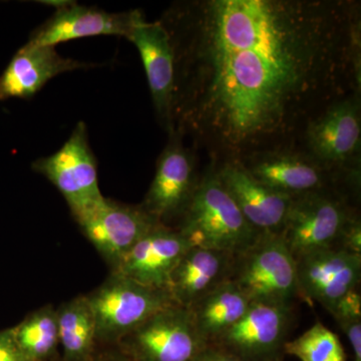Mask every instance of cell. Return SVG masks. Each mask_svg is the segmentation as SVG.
Instances as JSON below:
<instances>
[{"label":"cell","instance_id":"cell-1","mask_svg":"<svg viewBox=\"0 0 361 361\" xmlns=\"http://www.w3.org/2000/svg\"><path fill=\"white\" fill-rule=\"evenodd\" d=\"M175 58L173 133L228 160L293 133L357 78L355 7L198 0L164 13Z\"/></svg>","mask_w":361,"mask_h":361},{"label":"cell","instance_id":"cell-25","mask_svg":"<svg viewBox=\"0 0 361 361\" xmlns=\"http://www.w3.org/2000/svg\"><path fill=\"white\" fill-rule=\"evenodd\" d=\"M0 361H28L18 348L11 327L0 330Z\"/></svg>","mask_w":361,"mask_h":361},{"label":"cell","instance_id":"cell-5","mask_svg":"<svg viewBox=\"0 0 361 361\" xmlns=\"http://www.w3.org/2000/svg\"><path fill=\"white\" fill-rule=\"evenodd\" d=\"M355 218L343 202L320 189L293 197L279 235L296 260L341 247L344 233Z\"/></svg>","mask_w":361,"mask_h":361},{"label":"cell","instance_id":"cell-14","mask_svg":"<svg viewBox=\"0 0 361 361\" xmlns=\"http://www.w3.org/2000/svg\"><path fill=\"white\" fill-rule=\"evenodd\" d=\"M216 172L254 229L280 234L293 197L259 182L238 159L226 161Z\"/></svg>","mask_w":361,"mask_h":361},{"label":"cell","instance_id":"cell-24","mask_svg":"<svg viewBox=\"0 0 361 361\" xmlns=\"http://www.w3.org/2000/svg\"><path fill=\"white\" fill-rule=\"evenodd\" d=\"M361 296L357 290L346 294L337 304L336 310L331 313L336 322L348 318L361 317Z\"/></svg>","mask_w":361,"mask_h":361},{"label":"cell","instance_id":"cell-17","mask_svg":"<svg viewBox=\"0 0 361 361\" xmlns=\"http://www.w3.org/2000/svg\"><path fill=\"white\" fill-rule=\"evenodd\" d=\"M94 66L65 58L54 47L25 44L16 52L0 75V101L30 99L61 73L87 70Z\"/></svg>","mask_w":361,"mask_h":361},{"label":"cell","instance_id":"cell-12","mask_svg":"<svg viewBox=\"0 0 361 361\" xmlns=\"http://www.w3.org/2000/svg\"><path fill=\"white\" fill-rule=\"evenodd\" d=\"M157 161L155 176L141 204L159 222L180 217L197 186L194 158L183 142V135L172 133Z\"/></svg>","mask_w":361,"mask_h":361},{"label":"cell","instance_id":"cell-18","mask_svg":"<svg viewBox=\"0 0 361 361\" xmlns=\"http://www.w3.org/2000/svg\"><path fill=\"white\" fill-rule=\"evenodd\" d=\"M234 255L192 246L170 275L169 291L176 303L190 308L231 277Z\"/></svg>","mask_w":361,"mask_h":361},{"label":"cell","instance_id":"cell-2","mask_svg":"<svg viewBox=\"0 0 361 361\" xmlns=\"http://www.w3.org/2000/svg\"><path fill=\"white\" fill-rule=\"evenodd\" d=\"M177 229L192 246L232 255L245 250L260 235L244 217L215 169L197 183Z\"/></svg>","mask_w":361,"mask_h":361},{"label":"cell","instance_id":"cell-27","mask_svg":"<svg viewBox=\"0 0 361 361\" xmlns=\"http://www.w3.org/2000/svg\"><path fill=\"white\" fill-rule=\"evenodd\" d=\"M341 247L349 252L361 255V223L357 217L351 222L344 233Z\"/></svg>","mask_w":361,"mask_h":361},{"label":"cell","instance_id":"cell-19","mask_svg":"<svg viewBox=\"0 0 361 361\" xmlns=\"http://www.w3.org/2000/svg\"><path fill=\"white\" fill-rule=\"evenodd\" d=\"M243 164L259 182L290 197L317 191L324 184L322 168L295 154L259 152Z\"/></svg>","mask_w":361,"mask_h":361},{"label":"cell","instance_id":"cell-29","mask_svg":"<svg viewBox=\"0 0 361 361\" xmlns=\"http://www.w3.org/2000/svg\"><path fill=\"white\" fill-rule=\"evenodd\" d=\"M269 361H282L281 356H279V357L274 358V360H271Z\"/></svg>","mask_w":361,"mask_h":361},{"label":"cell","instance_id":"cell-21","mask_svg":"<svg viewBox=\"0 0 361 361\" xmlns=\"http://www.w3.org/2000/svg\"><path fill=\"white\" fill-rule=\"evenodd\" d=\"M61 361H85L97 345L94 311L87 296L80 295L56 308Z\"/></svg>","mask_w":361,"mask_h":361},{"label":"cell","instance_id":"cell-4","mask_svg":"<svg viewBox=\"0 0 361 361\" xmlns=\"http://www.w3.org/2000/svg\"><path fill=\"white\" fill-rule=\"evenodd\" d=\"M232 282L250 302L293 303L299 294L296 262L279 234L260 233L234 255Z\"/></svg>","mask_w":361,"mask_h":361},{"label":"cell","instance_id":"cell-8","mask_svg":"<svg viewBox=\"0 0 361 361\" xmlns=\"http://www.w3.org/2000/svg\"><path fill=\"white\" fill-rule=\"evenodd\" d=\"M73 217L111 272L118 269L145 234L161 224L141 205L118 203L106 197Z\"/></svg>","mask_w":361,"mask_h":361},{"label":"cell","instance_id":"cell-7","mask_svg":"<svg viewBox=\"0 0 361 361\" xmlns=\"http://www.w3.org/2000/svg\"><path fill=\"white\" fill-rule=\"evenodd\" d=\"M32 170L49 180L75 216L104 199L99 189L96 156L90 148L87 126L80 122L61 149L37 159Z\"/></svg>","mask_w":361,"mask_h":361},{"label":"cell","instance_id":"cell-16","mask_svg":"<svg viewBox=\"0 0 361 361\" xmlns=\"http://www.w3.org/2000/svg\"><path fill=\"white\" fill-rule=\"evenodd\" d=\"M308 147L316 160L327 165L350 161L360 149L361 118L357 97L330 104L306 129Z\"/></svg>","mask_w":361,"mask_h":361},{"label":"cell","instance_id":"cell-3","mask_svg":"<svg viewBox=\"0 0 361 361\" xmlns=\"http://www.w3.org/2000/svg\"><path fill=\"white\" fill-rule=\"evenodd\" d=\"M97 324V343L116 344L159 310L176 303L167 289L146 286L118 272L87 294Z\"/></svg>","mask_w":361,"mask_h":361},{"label":"cell","instance_id":"cell-10","mask_svg":"<svg viewBox=\"0 0 361 361\" xmlns=\"http://www.w3.org/2000/svg\"><path fill=\"white\" fill-rule=\"evenodd\" d=\"M56 13L33 30L27 44L54 47L68 40L115 35L128 39L144 14L140 11L109 13L96 6H80L71 1H49Z\"/></svg>","mask_w":361,"mask_h":361},{"label":"cell","instance_id":"cell-9","mask_svg":"<svg viewBox=\"0 0 361 361\" xmlns=\"http://www.w3.org/2000/svg\"><path fill=\"white\" fill-rule=\"evenodd\" d=\"M294 320L293 303L251 302L243 317L216 342L242 361L281 356Z\"/></svg>","mask_w":361,"mask_h":361},{"label":"cell","instance_id":"cell-26","mask_svg":"<svg viewBox=\"0 0 361 361\" xmlns=\"http://www.w3.org/2000/svg\"><path fill=\"white\" fill-rule=\"evenodd\" d=\"M337 322L350 342L355 361H361V317L348 318Z\"/></svg>","mask_w":361,"mask_h":361},{"label":"cell","instance_id":"cell-28","mask_svg":"<svg viewBox=\"0 0 361 361\" xmlns=\"http://www.w3.org/2000/svg\"><path fill=\"white\" fill-rule=\"evenodd\" d=\"M193 361H242L240 358L232 355L229 351L217 345L208 344L205 348L197 355Z\"/></svg>","mask_w":361,"mask_h":361},{"label":"cell","instance_id":"cell-6","mask_svg":"<svg viewBox=\"0 0 361 361\" xmlns=\"http://www.w3.org/2000/svg\"><path fill=\"white\" fill-rule=\"evenodd\" d=\"M116 345L134 361H193L208 344L190 308L174 303L149 316Z\"/></svg>","mask_w":361,"mask_h":361},{"label":"cell","instance_id":"cell-13","mask_svg":"<svg viewBox=\"0 0 361 361\" xmlns=\"http://www.w3.org/2000/svg\"><path fill=\"white\" fill-rule=\"evenodd\" d=\"M128 39L141 56L157 116L164 129L172 134L175 58L167 30L160 20L149 23L144 16Z\"/></svg>","mask_w":361,"mask_h":361},{"label":"cell","instance_id":"cell-22","mask_svg":"<svg viewBox=\"0 0 361 361\" xmlns=\"http://www.w3.org/2000/svg\"><path fill=\"white\" fill-rule=\"evenodd\" d=\"M11 329L28 361H61L58 318L51 304L32 311Z\"/></svg>","mask_w":361,"mask_h":361},{"label":"cell","instance_id":"cell-15","mask_svg":"<svg viewBox=\"0 0 361 361\" xmlns=\"http://www.w3.org/2000/svg\"><path fill=\"white\" fill-rule=\"evenodd\" d=\"M191 247L179 230L161 223L135 244L114 272L146 286L169 290L171 273Z\"/></svg>","mask_w":361,"mask_h":361},{"label":"cell","instance_id":"cell-23","mask_svg":"<svg viewBox=\"0 0 361 361\" xmlns=\"http://www.w3.org/2000/svg\"><path fill=\"white\" fill-rule=\"evenodd\" d=\"M283 353L300 361H346L338 336L322 322H316L294 341H287Z\"/></svg>","mask_w":361,"mask_h":361},{"label":"cell","instance_id":"cell-20","mask_svg":"<svg viewBox=\"0 0 361 361\" xmlns=\"http://www.w3.org/2000/svg\"><path fill=\"white\" fill-rule=\"evenodd\" d=\"M250 300L231 280L209 292L190 307L196 329L206 344L216 343L243 317Z\"/></svg>","mask_w":361,"mask_h":361},{"label":"cell","instance_id":"cell-11","mask_svg":"<svg viewBox=\"0 0 361 361\" xmlns=\"http://www.w3.org/2000/svg\"><path fill=\"white\" fill-rule=\"evenodd\" d=\"M295 262L300 296L322 304L330 313L360 283L361 255L342 247L312 252Z\"/></svg>","mask_w":361,"mask_h":361}]
</instances>
